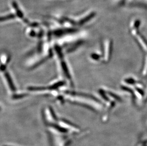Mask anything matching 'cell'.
I'll use <instances>...</instances> for the list:
<instances>
[{"instance_id":"7a4b0ae2","label":"cell","mask_w":147,"mask_h":146,"mask_svg":"<svg viewBox=\"0 0 147 146\" xmlns=\"http://www.w3.org/2000/svg\"><path fill=\"white\" fill-rule=\"evenodd\" d=\"M61 67H62L63 71L64 74H65V76H66V77L68 78H71V75L69 74V71L67 66L65 62H61Z\"/></svg>"},{"instance_id":"52a82bcc","label":"cell","mask_w":147,"mask_h":146,"mask_svg":"<svg viewBox=\"0 0 147 146\" xmlns=\"http://www.w3.org/2000/svg\"><path fill=\"white\" fill-rule=\"evenodd\" d=\"M47 59V58H45V59H42V60L38 62L37 64H36V65H35L34 66H33L32 68H37L38 66H40V65L41 64H42L43 63V62H45V61H46V60Z\"/></svg>"},{"instance_id":"3957f363","label":"cell","mask_w":147,"mask_h":146,"mask_svg":"<svg viewBox=\"0 0 147 146\" xmlns=\"http://www.w3.org/2000/svg\"><path fill=\"white\" fill-rule=\"evenodd\" d=\"M64 83L63 82H59L57 83H56L53 86H50V90L56 89L59 87H61L64 84Z\"/></svg>"},{"instance_id":"277c9868","label":"cell","mask_w":147,"mask_h":146,"mask_svg":"<svg viewBox=\"0 0 147 146\" xmlns=\"http://www.w3.org/2000/svg\"><path fill=\"white\" fill-rule=\"evenodd\" d=\"M128 0H113V2L114 4L117 5H121L123 4Z\"/></svg>"},{"instance_id":"9c48e42d","label":"cell","mask_w":147,"mask_h":146,"mask_svg":"<svg viewBox=\"0 0 147 146\" xmlns=\"http://www.w3.org/2000/svg\"><path fill=\"white\" fill-rule=\"evenodd\" d=\"M6 66L4 65H1V66H0V69L2 71H4L5 69Z\"/></svg>"},{"instance_id":"8992f818","label":"cell","mask_w":147,"mask_h":146,"mask_svg":"<svg viewBox=\"0 0 147 146\" xmlns=\"http://www.w3.org/2000/svg\"><path fill=\"white\" fill-rule=\"evenodd\" d=\"M27 94H16V95H13V98L14 99H18L20 98H24V97H25Z\"/></svg>"},{"instance_id":"6da1fadb","label":"cell","mask_w":147,"mask_h":146,"mask_svg":"<svg viewBox=\"0 0 147 146\" xmlns=\"http://www.w3.org/2000/svg\"><path fill=\"white\" fill-rule=\"evenodd\" d=\"M5 76L6 79L7 80V82L8 83L10 89L13 91H16V87L14 86L13 80L11 79V78L10 76V74H9L8 73H6L5 74Z\"/></svg>"},{"instance_id":"5b68a950","label":"cell","mask_w":147,"mask_h":146,"mask_svg":"<svg viewBox=\"0 0 147 146\" xmlns=\"http://www.w3.org/2000/svg\"><path fill=\"white\" fill-rule=\"evenodd\" d=\"M13 18H14L13 15H10L4 17H0V21H5L7 19H13Z\"/></svg>"},{"instance_id":"ba28073f","label":"cell","mask_w":147,"mask_h":146,"mask_svg":"<svg viewBox=\"0 0 147 146\" xmlns=\"http://www.w3.org/2000/svg\"><path fill=\"white\" fill-rule=\"evenodd\" d=\"M56 51H57V52L58 53V54L59 56H60V57H62V53H61V48L57 46V47H56Z\"/></svg>"}]
</instances>
